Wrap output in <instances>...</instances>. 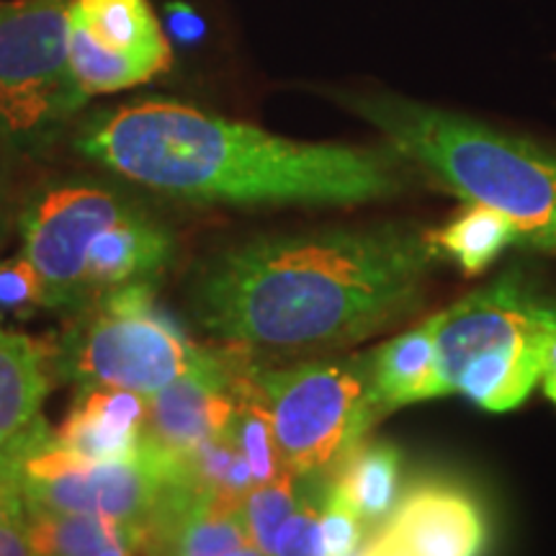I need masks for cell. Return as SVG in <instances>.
Instances as JSON below:
<instances>
[{
	"instance_id": "1",
	"label": "cell",
	"mask_w": 556,
	"mask_h": 556,
	"mask_svg": "<svg viewBox=\"0 0 556 556\" xmlns=\"http://www.w3.org/2000/svg\"><path fill=\"white\" fill-rule=\"evenodd\" d=\"M438 258L428 229L407 222L261 235L199 263L189 307L227 345H348L415 307Z\"/></svg>"
},
{
	"instance_id": "2",
	"label": "cell",
	"mask_w": 556,
	"mask_h": 556,
	"mask_svg": "<svg viewBox=\"0 0 556 556\" xmlns=\"http://www.w3.org/2000/svg\"><path fill=\"white\" fill-rule=\"evenodd\" d=\"M75 150L142 189L227 206L366 204L407 191L413 168L389 144L299 142L168 99L99 111Z\"/></svg>"
},
{
	"instance_id": "3",
	"label": "cell",
	"mask_w": 556,
	"mask_h": 556,
	"mask_svg": "<svg viewBox=\"0 0 556 556\" xmlns=\"http://www.w3.org/2000/svg\"><path fill=\"white\" fill-rule=\"evenodd\" d=\"M343 106L389 148L467 204L505 214L520 242L556 253V148L394 93H348Z\"/></svg>"
},
{
	"instance_id": "4",
	"label": "cell",
	"mask_w": 556,
	"mask_h": 556,
	"mask_svg": "<svg viewBox=\"0 0 556 556\" xmlns=\"http://www.w3.org/2000/svg\"><path fill=\"white\" fill-rule=\"evenodd\" d=\"M18 232L45 287V309L78 312L106 291L155 281L176 255L163 222L93 178L39 186L21 206Z\"/></svg>"
},
{
	"instance_id": "5",
	"label": "cell",
	"mask_w": 556,
	"mask_h": 556,
	"mask_svg": "<svg viewBox=\"0 0 556 556\" xmlns=\"http://www.w3.org/2000/svg\"><path fill=\"white\" fill-rule=\"evenodd\" d=\"M438 315L433 400L462 394L490 413L523 405L556 336V299L510 268Z\"/></svg>"
},
{
	"instance_id": "6",
	"label": "cell",
	"mask_w": 556,
	"mask_h": 556,
	"mask_svg": "<svg viewBox=\"0 0 556 556\" xmlns=\"http://www.w3.org/2000/svg\"><path fill=\"white\" fill-rule=\"evenodd\" d=\"M212 356L155 302V281L106 291L78 309L50 353L60 379L78 387H116L152 397Z\"/></svg>"
},
{
	"instance_id": "7",
	"label": "cell",
	"mask_w": 556,
	"mask_h": 556,
	"mask_svg": "<svg viewBox=\"0 0 556 556\" xmlns=\"http://www.w3.org/2000/svg\"><path fill=\"white\" fill-rule=\"evenodd\" d=\"M3 448H9L16 464L26 507L142 528L165 486L191 477L184 454L160 446L150 435H144L135 454L111 462H86L70 454L41 417Z\"/></svg>"
},
{
	"instance_id": "8",
	"label": "cell",
	"mask_w": 556,
	"mask_h": 556,
	"mask_svg": "<svg viewBox=\"0 0 556 556\" xmlns=\"http://www.w3.org/2000/svg\"><path fill=\"white\" fill-rule=\"evenodd\" d=\"M70 3L0 5V148L13 155L50 150L90 99L70 62Z\"/></svg>"
},
{
	"instance_id": "9",
	"label": "cell",
	"mask_w": 556,
	"mask_h": 556,
	"mask_svg": "<svg viewBox=\"0 0 556 556\" xmlns=\"http://www.w3.org/2000/svg\"><path fill=\"white\" fill-rule=\"evenodd\" d=\"M250 384L270 417L283 464L296 475H330L379 420L371 405V353L255 368Z\"/></svg>"
},
{
	"instance_id": "10",
	"label": "cell",
	"mask_w": 556,
	"mask_h": 556,
	"mask_svg": "<svg viewBox=\"0 0 556 556\" xmlns=\"http://www.w3.org/2000/svg\"><path fill=\"white\" fill-rule=\"evenodd\" d=\"M379 536L407 556H482L486 520L467 490L428 479L407 490L392 507Z\"/></svg>"
},
{
	"instance_id": "11",
	"label": "cell",
	"mask_w": 556,
	"mask_h": 556,
	"mask_svg": "<svg viewBox=\"0 0 556 556\" xmlns=\"http://www.w3.org/2000/svg\"><path fill=\"white\" fill-rule=\"evenodd\" d=\"M238 377L222 353H212L148 400V435L168 451L189 454L225 433L238 409Z\"/></svg>"
},
{
	"instance_id": "12",
	"label": "cell",
	"mask_w": 556,
	"mask_h": 556,
	"mask_svg": "<svg viewBox=\"0 0 556 556\" xmlns=\"http://www.w3.org/2000/svg\"><path fill=\"white\" fill-rule=\"evenodd\" d=\"M58 441L86 462L135 454L148 435V397L116 387H78Z\"/></svg>"
},
{
	"instance_id": "13",
	"label": "cell",
	"mask_w": 556,
	"mask_h": 556,
	"mask_svg": "<svg viewBox=\"0 0 556 556\" xmlns=\"http://www.w3.org/2000/svg\"><path fill=\"white\" fill-rule=\"evenodd\" d=\"M438 323L441 315L422 319L371 353V405L377 417L413 402L433 400Z\"/></svg>"
},
{
	"instance_id": "14",
	"label": "cell",
	"mask_w": 556,
	"mask_h": 556,
	"mask_svg": "<svg viewBox=\"0 0 556 556\" xmlns=\"http://www.w3.org/2000/svg\"><path fill=\"white\" fill-rule=\"evenodd\" d=\"M70 18L111 52L148 62L157 73L173 65V50L148 0H73Z\"/></svg>"
},
{
	"instance_id": "15",
	"label": "cell",
	"mask_w": 556,
	"mask_h": 556,
	"mask_svg": "<svg viewBox=\"0 0 556 556\" xmlns=\"http://www.w3.org/2000/svg\"><path fill=\"white\" fill-rule=\"evenodd\" d=\"M47 361L37 340L0 328V448L39 417L50 389Z\"/></svg>"
},
{
	"instance_id": "16",
	"label": "cell",
	"mask_w": 556,
	"mask_h": 556,
	"mask_svg": "<svg viewBox=\"0 0 556 556\" xmlns=\"http://www.w3.org/2000/svg\"><path fill=\"white\" fill-rule=\"evenodd\" d=\"M402 454L384 441H358L330 471V482L366 523H384L397 505Z\"/></svg>"
},
{
	"instance_id": "17",
	"label": "cell",
	"mask_w": 556,
	"mask_h": 556,
	"mask_svg": "<svg viewBox=\"0 0 556 556\" xmlns=\"http://www.w3.org/2000/svg\"><path fill=\"white\" fill-rule=\"evenodd\" d=\"M26 528L34 556H99L111 541H137L139 548L144 541L142 526L37 507H26Z\"/></svg>"
},
{
	"instance_id": "18",
	"label": "cell",
	"mask_w": 556,
	"mask_h": 556,
	"mask_svg": "<svg viewBox=\"0 0 556 556\" xmlns=\"http://www.w3.org/2000/svg\"><path fill=\"white\" fill-rule=\"evenodd\" d=\"M428 235L438 253L451 255L469 276L482 274L507 245L520 242L518 227L505 214L482 204H469L446 227L428 229Z\"/></svg>"
},
{
	"instance_id": "19",
	"label": "cell",
	"mask_w": 556,
	"mask_h": 556,
	"mask_svg": "<svg viewBox=\"0 0 556 556\" xmlns=\"http://www.w3.org/2000/svg\"><path fill=\"white\" fill-rule=\"evenodd\" d=\"M70 62H73L75 78L88 96L116 93V90L142 86L160 75L148 62L124 58L101 47L73 18H70Z\"/></svg>"
},
{
	"instance_id": "20",
	"label": "cell",
	"mask_w": 556,
	"mask_h": 556,
	"mask_svg": "<svg viewBox=\"0 0 556 556\" xmlns=\"http://www.w3.org/2000/svg\"><path fill=\"white\" fill-rule=\"evenodd\" d=\"M302 486L304 475H296L287 467L270 482L255 484L242 500V516H245L250 541L263 554H274L278 531L294 513L299 497H302Z\"/></svg>"
},
{
	"instance_id": "21",
	"label": "cell",
	"mask_w": 556,
	"mask_h": 556,
	"mask_svg": "<svg viewBox=\"0 0 556 556\" xmlns=\"http://www.w3.org/2000/svg\"><path fill=\"white\" fill-rule=\"evenodd\" d=\"M330 475H304L302 497L287 523L278 531L270 556H325L323 544V503Z\"/></svg>"
},
{
	"instance_id": "22",
	"label": "cell",
	"mask_w": 556,
	"mask_h": 556,
	"mask_svg": "<svg viewBox=\"0 0 556 556\" xmlns=\"http://www.w3.org/2000/svg\"><path fill=\"white\" fill-rule=\"evenodd\" d=\"M323 544L325 556H356L361 541H364L366 520L358 516V510L340 495L336 484H328L323 503Z\"/></svg>"
},
{
	"instance_id": "23",
	"label": "cell",
	"mask_w": 556,
	"mask_h": 556,
	"mask_svg": "<svg viewBox=\"0 0 556 556\" xmlns=\"http://www.w3.org/2000/svg\"><path fill=\"white\" fill-rule=\"evenodd\" d=\"M45 307V287L24 253L0 261V315H29Z\"/></svg>"
},
{
	"instance_id": "24",
	"label": "cell",
	"mask_w": 556,
	"mask_h": 556,
	"mask_svg": "<svg viewBox=\"0 0 556 556\" xmlns=\"http://www.w3.org/2000/svg\"><path fill=\"white\" fill-rule=\"evenodd\" d=\"M0 556H34L26 528L24 497L0 513Z\"/></svg>"
},
{
	"instance_id": "25",
	"label": "cell",
	"mask_w": 556,
	"mask_h": 556,
	"mask_svg": "<svg viewBox=\"0 0 556 556\" xmlns=\"http://www.w3.org/2000/svg\"><path fill=\"white\" fill-rule=\"evenodd\" d=\"M165 18H168V29L173 37L186 41V45H193V41H199L206 34L204 18L186 3H170L165 9Z\"/></svg>"
},
{
	"instance_id": "26",
	"label": "cell",
	"mask_w": 556,
	"mask_h": 556,
	"mask_svg": "<svg viewBox=\"0 0 556 556\" xmlns=\"http://www.w3.org/2000/svg\"><path fill=\"white\" fill-rule=\"evenodd\" d=\"M16 500H21L16 464H13L9 448H0V513Z\"/></svg>"
},
{
	"instance_id": "27",
	"label": "cell",
	"mask_w": 556,
	"mask_h": 556,
	"mask_svg": "<svg viewBox=\"0 0 556 556\" xmlns=\"http://www.w3.org/2000/svg\"><path fill=\"white\" fill-rule=\"evenodd\" d=\"M541 387L552 402H556V336L548 340L544 353V371H541Z\"/></svg>"
},
{
	"instance_id": "28",
	"label": "cell",
	"mask_w": 556,
	"mask_h": 556,
	"mask_svg": "<svg viewBox=\"0 0 556 556\" xmlns=\"http://www.w3.org/2000/svg\"><path fill=\"white\" fill-rule=\"evenodd\" d=\"M11 222V180L3 165H0V240H3L5 229Z\"/></svg>"
},
{
	"instance_id": "29",
	"label": "cell",
	"mask_w": 556,
	"mask_h": 556,
	"mask_svg": "<svg viewBox=\"0 0 556 556\" xmlns=\"http://www.w3.org/2000/svg\"><path fill=\"white\" fill-rule=\"evenodd\" d=\"M361 556H407L405 552H402L400 546H394L392 541H387L384 536H374V541L371 544H368L366 548H364V554Z\"/></svg>"
},
{
	"instance_id": "30",
	"label": "cell",
	"mask_w": 556,
	"mask_h": 556,
	"mask_svg": "<svg viewBox=\"0 0 556 556\" xmlns=\"http://www.w3.org/2000/svg\"><path fill=\"white\" fill-rule=\"evenodd\" d=\"M139 548L137 541H111L99 556H135Z\"/></svg>"
},
{
	"instance_id": "31",
	"label": "cell",
	"mask_w": 556,
	"mask_h": 556,
	"mask_svg": "<svg viewBox=\"0 0 556 556\" xmlns=\"http://www.w3.org/2000/svg\"><path fill=\"white\" fill-rule=\"evenodd\" d=\"M222 556H268V554H263L261 548L255 546L253 541H250V544L240 546V548H235V552H227V554H222Z\"/></svg>"
}]
</instances>
